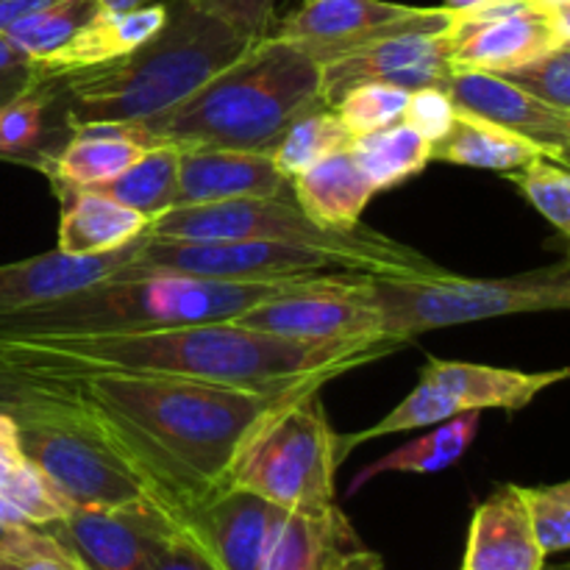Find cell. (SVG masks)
<instances>
[{"mask_svg": "<svg viewBox=\"0 0 570 570\" xmlns=\"http://www.w3.org/2000/svg\"><path fill=\"white\" fill-rule=\"evenodd\" d=\"M50 3L53 0H0V33L14 26L17 20H22V17L33 14V11L45 9Z\"/></svg>", "mask_w": 570, "mask_h": 570, "instance_id": "obj_45", "label": "cell"}, {"mask_svg": "<svg viewBox=\"0 0 570 570\" xmlns=\"http://www.w3.org/2000/svg\"><path fill=\"white\" fill-rule=\"evenodd\" d=\"M479 423H482V412H465V415L449 417L423 438L410 440L401 449L384 454L379 462L362 468L360 473L351 482L348 495H356L365 488L371 479L382 476V473H440L449 471L451 465L462 460L468 454V449L473 445L479 432Z\"/></svg>", "mask_w": 570, "mask_h": 570, "instance_id": "obj_30", "label": "cell"}, {"mask_svg": "<svg viewBox=\"0 0 570 570\" xmlns=\"http://www.w3.org/2000/svg\"><path fill=\"white\" fill-rule=\"evenodd\" d=\"M456 70L504 72L570 42V11L529 0H484L454 11L449 28Z\"/></svg>", "mask_w": 570, "mask_h": 570, "instance_id": "obj_13", "label": "cell"}, {"mask_svg": "<svg viewBox=\"0 0 570 570\" xmlns=\"http://www.w3.org/2000/svg\"><path fill=\"white\" fill-rule=\"evenodd\" d=\"M499 76L518 83L543 104L570 111V42L527 61V65L499 72Z\"/></svg>", "mask_w": 570, "mask_h": 570, "instance_id": "obj_38", "label": "cell"}, {"mask_svg": "<svg viewBox=\"0 0 570 570\" xmlns=\"http://www.w3.org/2000/svg\"><path fill=\"white\" fill-rule=\"evenodd\" d=\"M289 178L271 154L237 148H178V204L287 198Z\"/></svg>", "mask_w": 570, "mask_h": 570, "instance_id": "obj_20", "label": "cell"}, {"mask_svg": "<svg viewBox=\"0 0 570 570\" xmlns=\"http://www.w3.org/2000/svg\"><path fill=\"white\" fill-rule=\"evenodd\" d=\"M165 26L122 59L61 78L67 126L139 122L204 87L254 42L193 0H167Z\"/></svg>", "mask_w": 570, "mask_h": 570, "instance_id": "obj_4", "label": "cell"}, {"mask_svg": "<svg viewBox=\"0 0 570 570\" xmlns=\"http://www.w3.org/2000/svg\"><path fill=\"white\" fill-rule=\"evenodd\" d=\"M33 70L26 56L0 33V106L9 104L20 89H26L33 81Z\"/></svg>", "mask_w": 570, "mask_h": 570, "instance_id": "obj_43", "label": "cell"}, {"mask_svg": "<svg viewBox=\"0 0 570 570\" xmlns=\"http://www.w3.org/2000/svg\"><path fill=\"white\" fill-rule=\"evenodd\" d=\"M451 20L454 11L445 6L426 9L390 0H304L298 9L276 20L271 37L295 42L323 67L395 33L449 31Z\"/></svg>", "mask_w": 570, "mask_h": 570, "instance_id": "obj_12", "label": "cell"}, {"mask_svg": "<svg viewBox=\"0 0 570 570\" xmlns=\"http://www.w3.org/2000/svg\"><path fill=\"white\" fill-rule=\"evenodd\" d=\"M61 200L59 245L61 254L95 256L120 250L137 243L148 232L150 217L117 204L95 189H65Z\"/></svg>", "mask_w": 570, "mask_h": 570, "instance_id": "obj_26", "label": "cell"}, {"mask_svg": "<svg viewBox=\"0 0 570 570\" xmlns=\"http://www.w3.org/2000/svg\"><path fill=\"white\" fill-rule=\"evenodd\" d=\"M262 570H384L337 504L321 512H284Z\"/></svg>", "mask_w": 570, "mask_h": 570, "instance_id": "obj_19", "label": "cell"}, {"mask_svg": "<svg viewBox=\"0 0 570 570\" xmlns=\"http://www.w3.org/2000/svg\"><path fill=\"white\" fill-rule=\"evenodd\" d=\"M150 0H98V6L104 11H128L137 9V6H148Z\"/></svg>", "mask_w": 570, "mask_h": 570, "instance_id": "obj_47", "label": "cell"}, {"mask_svg": "<svg viewBox=\"0 0 570 570\" xmlns=\"http://www.w3.org/2000/svg\"><path fill=\"white\" fill-rule=\"evenodd\" d=\"M92 189L145 217L161 215L178 204V148L170 142L154 145L126 170Z\"/></svg>", "mask_w": 570, "mask_h": 570, "instance_id": "obj_31", "label": "cell"}, {"mask_svg": "<svg viewBox=\"0 0 570 570\" xmlns=\"http://www.w3.org/2000/svg\"><path fill=\"white\" fill-rule=\"evenodd\" d=\"M348 234L315 226L298 209L293 195H287V198H237L217 200V204L170 206L161 215L150 217L145 237L181 239V243H245V239L340 243Z\"/></svg>", "mask_w": 570, "mask_h": 570, "instance_id": "obj_15", "label": "cell"}, {"mask_svg": "<svg viewBox=\"0 0 570 570\" xmlns=\"http://www.w3.org/2000/svg\"><path fill=\"white\" fill-rule=\"evenodd\" d=\"M371 287L384 334L401 343L434 328L570 306L568 262L510 278H468L443 267L434 273H371Z\"/></svg>", "mask_w": 570, "mask_h": 570, "instance_id": "obj_8", "label": "cell"}, {"mask_svg": "<svg viewBox=\"0 0 570 570\" xmlns=\"http://www.w3.org/2000/svg\"><path fill=\"white\" fill-rule=\"evenodd\" d=\"M45 382L59 384L87 412L178 521L226 484L228 465L254 423L295 395L159 373H89Z\"/></svg>", "mask_w": 570, "mask_h": 570, "instance_id": "obj_2", "label": "cell"}, {"mask_svg": "<svg viewBox=\"0 0 570 570\" xmlns=\"http://www.w3.org/2000/svg\"><path fill=\"white\" fill-rule=\"evenodd\" d=\"M61 104V81L33 78L0 106V161L39 167L45 156L56 154L70 134V128H59V120H53Z\"/></svg>", "mask_w": 570, "mask_h": 570, "instance_id": "obj_27", "label": "cell"}, {"mask_svg": "<svg viewBox=\"0 0 570 570\" xmlns=\"http://www.w3.org/2000/svg\"><path fill=\"white\" fill-rule=\"evenodd\" d=\"M504 176L560 232V237H570V176L566 165L538 156L529 165L504 173Z\"/></svg>", "mask_w": 570, "mask_h": 570, "instance_id": "obj_35", "label": "cell"}, {"mask_svg": "<svg viewBox=\"0 0 570 570\" xmlns=\"http://www.w3.org/2000/svg\"><path fill=\"white\" fill-rule=\"evenodd\" d=\"M184 523L161 504L72 507L42 532L87 570H154L161 549Z\"/></svg>", "mask_w": 570, "mask_h": 570, "instance_id": "obj_14", "label": "cell"}, {"mask_svg": "<svg viewBox=\"0 0 570 570\" xmlns=\"http://www.w3.org/2000/svg\"><path fill=\"white\" fill-rule=\"evenodd\" d=\"M438 262L415 248L354 228L340 243L301 239H245V243H181L142 237L131 265L117 276L176 273V276L223 278V282H282L326 273H434Z\"/></svg>", "mask_w": 570, "mask_h": 570, "instance_id": "obj_6", "label": "cell"}, {"mask_svg": "<svg viewBox=\"0 0 570 570\" xmlns=\"http://www.w3.org/2000/svg\"><path fill=\"white\" fill-rule=\"evenodd\" d=\"M449 31L395 33L379 42L356 48L321 67V95L326 106H334L348 89L362 83H387V87L415 92L423 87H445L454 70Z\"/></svg>", "mask_w": 570, "mask_h": 570, "instance_id": "obj_16", "label": "cell"}, {"mask_svg": "<svg viewBox=\"0 0 570 570\" xmlns=\"http://www.w3.org/2000/svg\"><path fill=\"white\" fill-rule=\"evenodd\" d=\"M37 534V527H6L0 523V549H17Z\"/></svg>", "mask_w": 570, "mask_h": 570, "instance_id": "obj_46", "label": "cell"}, {"mask_svg": "<svg viewBox=\"0 0 570 570\" xmlns=\"http://www.w3.org/2000/svg\"><path fill=\"white\" fill-rule=\"evenodd\" d=\"M204 14L226 22L248 42L271 37L276 26V0H193Z\"/></svg>", "mask_w": 570, "mask_h": 570, "instance_id": "obj_39", "label": "cell"}, {"mask_svg": "<svg viewBox=\"0 0 570 570\" xmlns=\"http://www.w3.org/2000/svg\"><path fill=\"white\" fill-rule=\"evenodd\" d=\"M406 98H410L406 89L387 87V83H362V87L348 89L332 109L348 126V131L360 137V134H371L399 122L404 115Z\"/></svg>", "mask_w": 570, "mask_h": 570, "instance_id": "obj_36", "label": "cell"}, {"mask_svg": "<svg viewBox=\"0 0 570 570\" xmlns=\"http://www.w3.org/2000/svg\"><path fill=\"white\" fill-rule=\"evenodd\" d=\"M165 3L137 6L128 11L100 9L65 45L28 61V65H31L33 76L45 78V81H61V78L78 76V72L95 70V67H106L148 42L165 26Z\"/></svg>", "mask_w": 570, "mask_h": 570, "instance_id": "obj_23", "label": "cell"}, {"mask_svg": "<svg viewBox=\"0 0 570 570\" xmlns=\"http://www.w3.org/2000/svg\"><path fill=\"white\" fill-rule=\"evenodd\" d=\"M343 456L321 390L295 393L254 423L223 488L248 490L287 512H321L334 504V476Z\"/></svg>", "mask_w": 570, "mask_h": 570, "instance_id": "obj_9", "label": "cell"}, {"mask_svg": "<svg viewBox=\"0 0 570 570\" xmlns=\"http://www.w3.org/2000/svg\"><path fill=\"white\" fill-rule=\"evenodd\" d=\"M100 11L98 0H53L45 9L22 17L14 26L6 28L3 37L26 56L28 61L50 53L65 45L81 26H87Z\"/></svg>", "mask_w": 570, "mask_h": 570, "instance_id": "obj_34", "label": "cell"}, {"mask_svg": "<svg viewBox=\"0 0 570 570\" xmlns=\"http://www.w3.org/2000/svg\"><path fill=\"white\" fill-rule=\"evenodd\" d=\"M284 512L248 490L220 488L181 523L217 570H262Z\"/></svg>", "mask_w": 570, "mask_h": 570, "instance_id": "obj_17", "label": "cell"}, {"mask_svg": "<svg viewBox=\"0 0 570 570\" xmlns=\"http://www.w3.org/2000/svg\"><path fill=\"white\" fill-rule=\"evenodd\" d=\"M31 382L37 395L11 415L20 429L22 454L72 507L161 504L170 510L154 484L100 434L59 384L45 379Z\"/></svg>", "mask_w": 570, "mask_h": 570, "instance_id": "obj_7", "label": "cell"}, {"mask_svg": "<svg viewBox=\"0 0 570 570\" xmlns=\"http://www.w3.org/2000/svg\"><path fill=\"white\" fill-rule=\"evenodd\" d=\"M404 345L390 334L354 340H289L243 328L234 321H212L134 332L0 337V365L22 379L159 373L232 384L265 395H289L323 390L332 379L395 354Z\"/></svg>", "mask_w": 570, "mask_h": 570, "instance_id": "obj_1", "label": "cell"}, {"mask_svg": "<svg viewBox=\"0 0 570 570\" xmlns=\"http://www.w3.org/2000/svg\"><path fill=\"white\" fill-rule=\"evenodd\" d=\"M0 570H87L65 546L48 532L37 529L28 543L17 549H0Z\"/></svg>", "mask_w": 570, "mask_h": 570, "instance_id": "obj_41", "label": "cell"}, {"mask_svg": "<svg viewBox=\"0 0 570 570\" xmlns=\"http://www.w3.org/2000/svg\"><path fill=\"white\" fill-rule=\"evenodd\" d=\"M234 323L289 340H354L384 334L371 273H326L250 306Z\"/></svg>", "mask_w": 570, "mask_h": 570, "instance_id": "obj_11", "label": "cell"}, {"mask_svg": "<svg viewBox=\"0 0 570 570\" xmlns=\"http://www.w3.org/2000/svg\"><path fill=\"white\" fill-rule=\"evenodd\" d=\"M546 554L534 540L521 484H501L476 507L462 570H543Z\"/></svg>", "mask_w": 570, "mask_h": 570, "instance_id": "obj_24", "label": "cell"}, {"mask_svg": "<svg viewBox=\"0 0 570 570\" xmlns=\"http://www.w3.org/2000/svg\"><path fill=\"white\" fill-rule=\"evenodd\" d=\"M159 145L139 122H81L72 126L56 154L37 167L56 195L65 189H92L126 170L148 148Z\"/></svg>", "mask_w": 570, "mask_h": 570, "instance_id": "obj_21", "label": "cell"}, {"mask_svg": "<svg viewBox=\"0 0 570 570\" xmlns=\"http://www.w3.org/2000/svg\"><path fill=\"white\" fill-rule=\"evenodd\" d=\"M301 282L304 278L223 282V278L176 276V273H139L128 278L111 276L48 304L0 317V337L134 332V328L181 326V323L234 321L250 306Z\"/></svg>", "mask_w": 570, "mask_h": 570, "instance_id": "obj_5", "label": "cell"}, {"mask_svg": "<svg viewBox=\"0 0 570 570\" xmlns=\"http://www.w3.org/2000/svg\"><path fill=\"white\" fill-rule=\"evenodd\" d=\"M351 142H354V134L340 120L337 111L332 106H321L289 122L271 156L278 170L293 181L295 176L309 170L326 156L351 148Z\"/></svg>", "mask_w": 570, "mask_h": 570, "instance_id": "obj_33", "label": "cell"}, {"mask_svg": "<svg viewBox=\"0 0 570 570\" xmlns=\"http://www.w3.org/2000/svg\"><path fill=\"white\" fill-rule=\"evenodd\" d=\"M321 106V65L295 42L265 37L181 104L139 126L176 148L273 154L289 122Z\"/></svg>", "mask_w": 570, "mask_h": 570, "instance_id": "obj_3", "label": "cell"}, {"mask_svg": "<svg viewBox=\"0 0 570 570\" xmlns=\"http://www.w3.org/2000/svg\"><path fill=\"white\" fill-rule=\"evenodd\" d=\"M139 243L142 239L120 250L95 256H70L53 248L48 254L31 256V259L0 265V317L48 304L61 295L117 276L131 265Z\"/></svg>", "mask_w": 570, "mask_h": 570, "instance_id": "obj_22", "label": "cell"}, {"mask_svg": "<svg viewBox=\"0 0 570 570\" xmlns=\"http://www.w3.org/2000/svg\"><path fill=\"white\" fill-rule=\"evenodd\" d=\"M523 507L532 523L534 540L546 557L562 554L570 546V482L546 488H521Z\"/></svg>", "mask_w": 570, "mask_h": 570, "instance_id": "obj_37", "label": "cell"}, {"mask_svg": "<svg viewBox=\"0 0 570 570\" xmlns=\"http://www.w3.org/2000/svg\"><path fill=\"white\" fill-rule=\"evenodd\" d=\"M154 570H217V568L215 562L206 557V551L195 543L193 534H189L187 529H181V532L173 534L170 543L161 549Z\"/></svg>", "mask_w": 570, "mask_h": 570, "instance_id": "obj_42", "label": "cell"}, {"mask_svg": "<svg viewBox=\"0 0 570 570\" xmlns=\"http://www.w3.org/2000/svg\"><path fill=\"white\" fill-rule=\"evenodd\" d=\"M0 499L37 529L61 521L72 510L70 501L22 454L20 429L9 412H0Z\"/></svg>", "mask_w": 570, "mask_h": 570, "instance_id": "obj_29", "label": "cell"}, {"mask_svg": "<svg viewBox=\"0 0 570 570\" xmlns=\"http://www.w3.org/2000/svg\"><path fill=\"white\" fill-rule=\"evenodd\" d=\"M351 154L367 181L373 184V189L382 193V189L395 187V184L426 170V165L432 161V142L399 120L387 128L354 137Z\"/></svg>", "mask_w": 570, "mask_h": 570, "instance_id": "obj_32", "label": "cell"}, {"mask_svg": "<svg viewBox=\"0 0 570 570\" xmlns=\"http://www.w3.org/2000/svg\"><path fill=\"white\" fill-rule=\"evenodd\" d=\"M289 189L298 209L326 232H354L362 212L367 209L373 195H379L356 165L351 148L337 150L295 176Z\"/></svg>", "mask_w": 570, "mask_h": 570, "instance_id": "obj_25", "label": "cell"}, {"mask_svg": "<svg viewBox=\"0 0 570 570\" xmlns=\"http://www.w3.org/2000/svg\"><path fill=\"white\" fill-rule=\"evenodd\" d=\"M37 395V384L31 379L17 376L14 371L0 365V412H9L14 415L20 406H26L28 401Z\"/></svg>", "mask_w": 570, "mask_h": 570, "instance_id": "obj_44", "label": "cell"}, {"mask_svg": "<svg viewBox=\"0 0 570 570\" xmlns=\"http://www.w3.org/2000/svg\"><path fill=\"white\" fill-rule=\"evenodd\" d=\"M456 120V106L449 98V92L440 87H423L410 92L404 106V115L401 122H406L410 128H415L423 139L429 142H438L445 134L451 131Z\"/></svg>", "mask_w": 570, "mask_h": 570, "instance_id": "obj_40", "label": "cell"}, {"mask_svg": "<svg viewBox=\"0 0 570 570\" xmlns=\"http://www.w3.org/2000/svg\"><path fill=\"white\" fill-rule=\"evenodd\" d=\"M479 3H484V0H445V9L465 11V9H471V6H479Z\"/></svg>", "mask_w": 570, "mask_h": 570, "instance_id": "obj_49", "label": "cell"}, {"mask_svg": "<svg viewBox=\"0 0 570 570\" xmlns=\"http://www.w3.org/2000/svg\"><path fill=\"white\" fill-rule=\"evenodd\" d=\"M529 3L540 6L549 11H570V0H529Z\"/></svg>", "mask_w": 570, "mask_h": 570, "instance_id": "obj_48", "label": "cell"}, {"mask_svg": "<svg viewBox=\"0 0 570 570\" xmlns=\"http://www.w3.org/2000/svg\"><path fill=\"white\" fill-rule=\"evenodd\" d=\"M443 89L460 111L532 139L549 154V159L568 167L570 111L554 109L518 83L501 78L499 72L488 70H456L454 67Z\"/></svg>", "mask_w": 570, "mask_h": 570, "instance_id": "obj_18", "label": "cell"}, {"mask_svg": "<svg viewBox=\"0 0 570 570\" xmlns=\"http://www.w3.org/2000/svg\"><path fill=\"white\" fill-rule=\"evenodd\" d=\"M566 376L568 367H557L549 373H527L512 371V367L476 365V362L429 360L412 393L393 412H387L376 426L362 429L356 434H340V445H343V454H348L367 440L434 426V423L465 415V412L523 410L543 390L566 382Z\"/></svg>", "mask_w": 570, "mask_h": 570, "instance_id": "obj_10", "label": "cell"}, {"mask_svg": "<svg viewBox=\"0 0 570 570\" xmlns=\"http://www.w3.org/2000/svg\"><path fill=\"white\" fill-rule=\"evenodd\" d=\"M538 156L549 159V154L540 145H534L532 139L460 109H456V120L451 131L432 145V161L438 159L449 161V165L493 170L501 173V176L529 165Z\"/></svg>", "mask_w": 570, "mask_h": 570, "instance_id": "obj_28", "label": "cell"}]
</instances>
